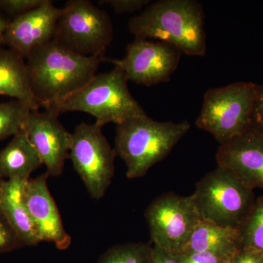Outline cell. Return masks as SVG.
<instances>
[{
  "instance_id": "18",
  "label": "cell",
  "mask_w": 263,
  "mask_h": 263,
  "mask_svg": "<svg viewBox=\"0 0 263 263\" xmlns=\"http://www.w3.org/2000/svg\"><path fill=\"white\" fill-rule=\"evenodd\" d=\"M240 248L239 229L202 221L194 231L186 250L205 252L230 262Z\"/></svg>"
},
{
  "instance_id": "7",
  "label": "cell",
  "mask_w": 263,
  "mask_h": 263,
  "mask_svg": "<svg viewBox=\"0 0 263 263\" xmlns=\"http://www.w3.org/2000/svg\"><path fill=\"white\" fill-rule=\"evenodd\" d=\"M110 15L89 0H70L62 8L53 41L83 57H104L112 42Z\"/></svg>"
},
{
  "instance_id": "30",
  "label": "cell",
  "mask_w": 263,
  "mask_h": 263,
  "mask_svg": "<svg viewBox=\"0 0 263 263\" xmlns=\"http://www.w3.org/2000/svg\"><path fill=\"white\" fill-rule=\"evenodd\" d=\"M5 179L0 177V195H1L2 190H3V184H4Z\"/></svg>"
},
{
  "instance_id": "12",
  "label": "cell",
  "mask_w": 263,
  "mask_h": 263,
  "mask_svg": "<svg viewBox=\"0 0 263 263\" xmlns=\"http://www.w3.org/2000/svg\"><path fill=\"white\" fill-rule=\"evenodd\" d=\"M47 173L26 182L24 200L38 239L53 243L58 249L70 247L72 238L66 231L56 202L48 186Z\"/></svg>"
},
{
  "instance_id": "5",
  "label": "cell",
  "mask_w": 263,
  "mask_h": 263,
  "mask_svg": "<svg viewBox=\"0 0 263 263\" xmlns=\"http://www.w3.org/2000/svg\"><path fill=\"white\" fill-rule=\"evenodd\" d=\"M192 196L202 221L233 229H239L256 200L254 190L218 165L197 183Z\"/></svg>"
},
{
  "instance_id": "10",
  "label": "cell",
  "mask_w": 263,
  "mask_h": 263,
  "mask_svg": "<svg viewBox=\"0 0 263 263\" xmlns=\"http://www.w3.org/2000/svg\"><path fill=\"white\" fill-rule=\"evenodd\" d=\"M181 56V52L168 43L136 38L127 45L122 60L104 57L103 62L122 69L128 81L152 86L171 80Z\"/></svg>"
},
{
  "instance_id": "14",
  "label": "cell",
  "mask_w": 263,
  "mask_h": 263,
  "mask_svg": "<svg viewBox=\"0 0 263 263\" xmlns=\"http://www.w3.org/2000/svg\"><path fill=\"white\" fill-rule=\"evenodd\" d=\"M217 165L233 171L248 187L263 190V132L250 127L220 145Z\"/></svg>"
},
{
  "instance_id": "19",
  "label": "cell",
  "mask_w": 263,
  "mask_h": 263,
  "mask_svg": "<svg viewBox=\"0 0 263 263\" xmlns=\"http://www.w3.org/2000/svg\"><path fill=\"white\" fill-rule=\"evenodd\" d=\"M97 263H154V248L145 243L114 246L100 256Z\"/></svg>"
},
{
  "instance_id": "11",
  "label": "cell",
  "mask_w": 263,
  "mask_h": 263,
  "mask_svg": "<svg viewBox=\"0 0 263 263\" xmlns=\"http://www.w3.org/2000/svg\"><path fill=\"white\" fill-rule=\"evenodd\" d=\"M24 131L37 150L46 173L51 176H61L72 143V133H69L51 112L31 110Z\"/></svg>"
},
{
  "instance_id": "26",
  "label": "cell",
  "mask_w": 263,
  "mask_h": 263,
  "mask_svg": "<svg viewBox=\"0 0 263 263\" xmlns=\"http://www.w3.org/2000/svg\"><path fill=\"white\" fill-rule=\"evenodd\" d=\"M251 127L263 132V84L258 85L257 86L252 110Z\"/></svg>"
},
{
  "instance_id": "9",
  "label": "cell",
  "mask_w": 263,
  "mask_h": 263,
  "mask_svg": "<svg viewBox=\"0 0 263 263\" xmlns=\"http://www.w3.org/2000/svg\"><path fill=\"white\" fill-rule=\"evenodd\" d=\"M116 156L102 127L95 123L76 126L72 133L69 159L92 198H103L111 183Z\"/></svg>"
},
{
  "instance_id": "6",
  "label": "cell",
  "mask_w": 263,
  "mask_h": 263,
  "mask_svg": "<svg viewBox=\"0 0 263 263\" xmlns=\"http://www.w3.org/2000/svg\"><path fill=\"white\" fill-rule=\"evenodd\" d=\"M258 85L236 82L209 89L204 95L197 127L209 132L220 145L251 127Z\"/></svg>"
},
{
  "instance_id": "1",
  "label": "cell",
  "mask_w": 263,
  "mask_h": 263,
  "mask_svg": "<svg viewBox=\"0 0 263 263\" xmlns=\"http://www.w3.org/2000/svg\"><path fill=\"white\" fill-rule=\"evenodd\" d=\"M105 57H83L52 41L26 59L31 88L41 108L56 105L84 87Z\"/></svg>"
},
{
  "instance_id": "29",
  "label": "cell",
  "mask_w": 263,
  "mask_h": 263,
  "mask_svg": "<svg viewBox=\"0 0 263 263\" xmlns=\"http://www.w3.org/2000/svg\"><path fill=\"white\" fill-rule=\"evenodd\" d=\"M11 19L0 13V46H2L5 33L9 27Z\"/></svg>"
},
{
  "instance_id": "28",
  "label": "cell",
  "mask_w": 263,
  "mask_h": 263,
  "mask_svg": "<svg viewBox=\"0 0 263 263\" xmlns=\"http://www.w3.org/2000/svg\"><path fill=\"white\" fill-rule=\"evenodd\" d=\"M154 248V263H179L174 254L157 247Z\"/></svg>"
},
{
  "instance_id": "20",
  "label": "cell",
  "mask_w": 263,
  "mask_h": 263,
  "mask_svg": "<svg viewBox=\"0 0 263 263\" xmlns=\"http://www.w3.org/2000/svg\"><path fill=\"white\" fill-rule=\"evenodd\" d=\"M239 233L241 248L263 254V195L255 200L252 210L240 227Z\"/></svg>"
},
{
  "instance_id": "15",
  "label": "cell",
  "mask_w": 263,
  "mask_h": 263,
  "mask_svg": "<svg viewBox=\"0 0 263 263\" xmlns=\"http://www.w3.org/2000/svg\"><path fill=\"white\" fill-rule=\"evenodd\" d=\"M0 95L22 102L32 110L41 105L33 95L25 59L0 46Z\"/></svg>"
},
{
  "instance_id": "3",
  "label": "cell",
  "mask_w": 263,
  "mask_h": 263,
  "mask_svg": "<svg viewBox=\"0 0 263 263\" xmlns=\"http://www.w3.org/2000/svg\"><path fill=\"white\" fill-rule=\"evenodd\" d=\"M190 129L187 120L160 122L147 114L118 124L114 150L126 164L128 179L145 176L169 155Z\"/></svg>"
},
{
  "instance_id": "4",
  "label": "cell",
  "mask_w": 263,
  "mask_h": 263,
  "mask_svg": "<svg viewBox=\"0 0 263 263\" xmlns=\"http://www.w3.org/2000/svg\"><path fill=\"white\" fill-rule=\"evenodd\" d=\"M127 82L125 73L115 66L112 70L96 74L80 90L45 110L57 117L67 112H84L94 117L95 124L100 127L146 115L131 95Z\"/></svg>"
},
{
  "instance_id": "22",
  "label": "cell",
  "mask_w": 263,
  "mask_h": 263,
  "mask_svg": "<svg viewBox=\"0 0 263 263\" xmlns=\"http://www.w3.org/2000/svg\"><path fill=\"white\" fill-rule=\"evenodd\" d=\"M46 0H0V11L11 19L42 5Z\"/></svg>"
},
{
  "instance_id": "13",
  "label": "cell",
  "mask_w": 263,
  "mask_h": 263,
  "mask_svg": "<svg viewBox=\"0 0 263 263\" xmlns=\"http://www.w3.org/2000/svg\"><path fill=\"white\" fill-rule=\"evenodd\" d=\"M61 12L62 8L46 0L35 9L12 19L2 46L26 60L34 48L53 41Z\"/></svg>"
},
{
  "instance_id": "27",
  "label": "cell",
  "mask_w": 263,
  "mask_h": 263,
  "mask_svg": "<svg viewBox=\"0 0 263 263\" xmlns=\"http://www.w3.org/2000/svg\"><path fill=\"white\" fill-rule=\"evenodd\" d=\"M230 263H263V254L252 249L241 248L230 261Z\"/></svg>"
},
{
  "instance_id": "16",
  "label": "cell",
  "mask_w": 263,
  "mask_h": 263,
  "mask_svg": "<svg viewBox=\"0 0 263 263\" xmlns=\"http://www.w3.org/2000/svg\"><path fill=\"white\" fill-rule=\"evenodd\" d=\"M26 182L17 179H5L0 195V211L24 247H33L40 241L24 200Z\"/></svg>"
},
{
  "instance_id": "23",
  "label": "cell",
  "mask_w": 263,
  "mask_h": 263,
  "mask_svg": "<svg viewBox=\"0 0 263 263\" xmlns=\"http://www.w3.org/2000/svg\"><path fill=\"white\" fill-rule=\"evenodd\" d=\"M24 247L22 240L0 211V254Z\"/></svg>"
},
{
  "instance_id": "2",
  "label": "cell",
  "mask_w": 263,
  "mask_h": 263,
  "mask_svg": "<svg viewBox=\"0 0 263 263\" xmlns=\"http://www.w3.org/2000/svg\"><path fill=\"white\" fill-rule=\"evenodd\" d=\"M205 13L195 0H160L151 3L128 22L136 38L157 40L177 48L189 56L206 53Z\"/></svg>"
},
{
  "instance_id": "25",
  "label": "cell",
  "mask_w": 263,
  "mask_h": 263,
  "mask_svg": "<svg viewBox=\"0 0 263 263\" xmlns=\"http://www.w3.org/2000/svg\"><path fill=\"white\" fill-rule=\"evenodd\" d=\"M179 263H220L222 260L212 254L205 252L183 251L177 254H174Z\"/></svg>"
},
{
  "instance_id": "17",
  "label": "cell",
  "mask_w": 263,
  "mask_h": 263,
  "mask_svg": "<svg viewBox=\"0 0 263 263\" xmlns=\"http://www.w3.org/2000/svg\"><path fill=\"white\" fill-rule=\"evenodd\" d=\"M43 161L28 136L19 132L0 151V177L27 181L31 174L43 165Z\"/></svg>"
},
{
  "instance_id": "31",
  "label": "cell",
  "mask_w": 263,
  "mask_h": 263,
  "mask_svg": "<svg viewBox=\"0 0 263 263\" xmlns=\"http://www.w3.org/2000/svg\"><path fill=\"white\" fill-rule=\"evenodd\" d=\"M220 263H230V262H227V261H222V262Z\"/></svg>"
},
{
  "instance_id": "24",
  "label": "cell",
  "mask_w": 263,
  "mask_h": 263,
  "mask_svg": "<svg viewBox=\"0 0 263 263\" xmlns=\"http://www.w3.org/2000/svg\"><path fill=\"white\" fill-rule=\"evenodd\" d=\"M149 3L148 0H103L100 2V4L110 5L116 13L122 14L141 10Z\"/></svg>"
},
{
  "instance_id": "8",
  "label": "cell",
  "mask_w": 263,
  "mask_h": 263,
  "mask_svg": "<svg viewBox=\"0 0 263 263\" xmlns=\"http://www.w3.org/2000/svg\"><path fill=\"white\" fill-rule=\"evenodd\" d=\"M154 247L174 254L187 248L194 231L202 221L193 196L173 193L156 198L145 212Z\"/></svg>"
},
{
  "instance_id": "21",
  "label": "cell",
  "mask_w": 263,
  "mask_h": 263,
  "mask_svg": "<svg viewBox=\"0 0 263 263\" xmlns=\"http://www.w3.org/2000/svg\"><path fill=\"white\" fill-rule=\"evenodd\" d=\"M31 110L16 100L0 102V141L24 130Z\"/></svg>"
}]
</instances>
